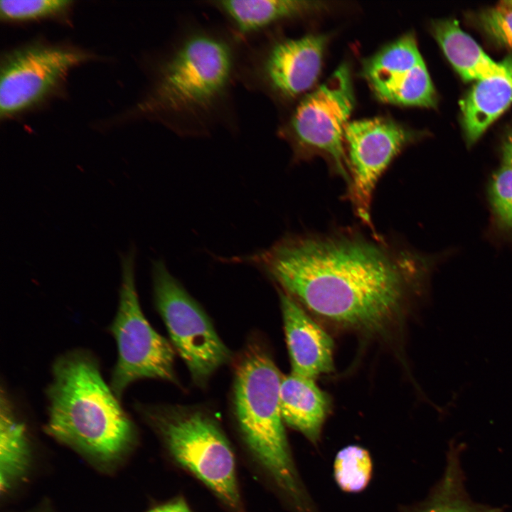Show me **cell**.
Here are the masks:
<instances>
[{
    "label": "cell",
    "mask_w": 512,
    "mask_h": 512,
    "mask_svg": "<svg viewBox=\"0 0 512 512\" xmlns=\"http://www.w3.org/2000/svg\"><path fill=\"white\" fill-rule=\"evenodd\" d=\"M355 105L352 79L343 63L297 104L279 131L290 144L293 161L324 159L331 174L349 184L344 132Z\"/></svg>",
    "instance_id": "cell-5"
},
{
    "label": "cell",
    "mask_w": 512,
    "mask_h": 512,
    "mask_svg": "<svg viewBox=\"0 0 512 512\" xmlns=\"http://www.w3.org/2000/svg\"><path fill=\"white\" fill-rule=\"evenodd\" d=\"M282 376L267 351H245L235 370L233 402L244 437L257 459L282 487L296 491L295 473L280 407Z\"/></svg>",
    "instance_id": "cell-4"
},
{
    "label": "cell",
    "mask_w": 512,
    "mask_h": 512,
    "mask_svg": "<svg viewBox=\"0 0 512 512\" xmlns=\"http://www.w3.org/2000/svg\"><path fill=\"white\" fill-rule=\"evenodd\" d=\"M432 33L449 63L464 80L501 78L512 84V65L491 58L456 20L434 22Z\"/></svg>",
    "instance_id": "cell-15"
},
{
    "label": "cell",
    "mask_w": 512,
    "mask_h": 512,
    "mask_svg": "<svg viewBox=\"0 0 512 512\" xmlns=\"http://www.w3.org/2000/svg\"><path fill=\"white\" fill-rule=\"evenodd\" d=\"M330 400L312 378L291 373L282 377L280 407L287 425L315 442L329 410Z\"/></svg>",
    "instance_id": "cell-16"
},
{
    "label": "cell",
    "mask_w": 512,
    "mask_h": 512,
    "mask_svg": "<svg viewBox=\"0 0 512 512\" xmlns=\"http://www.w3.org/2000/svg\"><path fill=\"white\" fill-rule=\"evenodd\" d=\"M512 103V84L501 78L478 80L461 102L467 143L472 144Z\"/></svg>",
    "instance_id": "cell-17"
},
{
    "label": "cell",
    "mask_w": 512,
    "mask_h": 512,
    "mask_svg": "<svg viewBox=\"0 0 512 512\" xmlns=\"http://www.w3.org/2000/svg\"><path fill=\"white\" fill-rule=\"evenodd\" d=\"M415 137L412 131L385 117L349 122L345 129L350 178L346 198L356 217L373 233H377L371 219L376 186L393 159Z\"/></svg>",
    "instance_id": "cell-9"
},
{
    "label": "cell",
    "mask_w": 512,
    "mask_h": 512,
    "mask_svg": "<svg viewBox=\"0 0 512 512\" xmlns=\"http://www.w3.org/2000/svg\"><path fill=\"white\" fill-rule=\"evenodd\" d=\"M240 65L234 34L203 26L186 28L159 63L139 110L178 134L205 136L225 119Z\"/></svg>",
    "instance_id": "cell-2"
},
{
    "label": "cell",
    "mask_w": 512,
    "mask_h": 512,
    "mask_svg": "<svg viewBox=\"0 0 512 512\" xmlns=\"http://www.w3.org/2000/svg\"><path fill=\"white\" fill-rule=\"evenodd\" d=\"M329 41L324 34L266 41L240 63L246 85L276 101L296 99L316 82Z\"/></svg>",
    "instance_id": "cell-10"
},
{
    "label": "cell",
    "mask_w": 512,
    "mask_h": 512,
    "mask_svg": "<svg viewBox=\"0 0 512 512\" xmlns=\"http://www.w3.org/2000/svg\"><path fill=\"white\" fill-rule=\"evenodd\" d=\"M503 164L512 168V132L508 134L502 146Z\"/></svg>",
    "instance_id": "cell-25"
},
{
    "label": "cell",
    "mask_w": 512,
    "mask_h": 512,
    "mask_svg": "<svg viewBox=\"0 0 512 512\" xmlns=\"http://www.w3.org/2000/svg\"><path fill=\"white\" fill-rule=\"evenodd\" d=\"M72 3L68 0H4L0 1V16L9 21L46 18L63 14Z\"/></svg>",
    "instance_id": "cell-21"
},
{
    "label": "cell",
    "mask_w": 512,
    "mask_h": 512,
    "mask_svg": "<svg viewBox=\"0 0 512 512\" xmlns=\"http://www.w3.org/2000/svg\"><path fill=\"white\" fill-rule=\"evenodd\" d=\"M234 260L260 267L320 317L373 332L422 289L434 263L402 240L348 226L288 234L267 250Z\"/></svg>",
    "instance_id": "cell-1"
},
{
    "label": "cell",
    "mask_w": 512,
    "mask_h": 512,
    "mask_svg": "<svg viewBox=\"0 0 512 512\" xmlns=\"http://www.w3.org/2000/svg\"><path fill=\"white\" fill-rule=\"evenodd\" d=\"M1 489H7L27 466L28 447L26 431L13 402L2 386L0 402Z\"/></svg>",
    "instance_id": "cell-18"
},
{
    "label": "cell",
    "mask_w": 512,
    "mask_h": 512,
    "mask_svg": "<svg viewBox=\"0 0 512 512\" xmlns=\"http://www.w3.org/2000/svg\"><path fill=\"white\" fill-rule=\"evenodd\" d=\"M420 512H501V509L475 503L468 498L457 450L452 449L444 476L430 503Z\"/></svg>",
    "instance_id": "cell-19"
},
{
    "label": "cell",
    "mask_w": 512,
    "mask_h": 512,
    "mask_svg": "<svg viewBox=\"0 0 512 512\" xmlns=\"http://www.w3.org/2000/svg\"><path fill=\"white\" fill-rule=\"evenodd\" d=\"M490 201L499 223L512 229V168L503 165L493 176Z\"/></svg>",
    "instance_id": "cell-22"
},
{
    "label": "cell",
    "mask_w": 512,
    "mask_h": 512,
    "mask_svg": "<svg viewBox=\"0 0 512 512\" xmlns=\"http://www.w3.org/2000/svg\"><path fill=\"white\" fill-rule=\"evenodd\" d=\"M227 20L235 36H250L283 21L325 9L324 2L302 0L208 1Z\"/></svg>",
    "instance_id": "cell-14"
},
{
    "label": "cell",
    "mask_w": 512,
    "mask_h": 512,
    "mask_svg": "<svg viewBox=\"0 0 512 512\" xmlns=\"http://www.w3.org/2000/svg\"><path fill=\"white\" fill-rule=\"evenodd\" d=\"M362 75L375 96L383 102L424 107L437 103L430 76L411 33L366 59Z\"/></svg>",
    "instance_id": "cell-12"
},
{
    "label": "cell",
    "mask_w": 512,
    "mask_h": 512,
    "mask_svg": "<svg viewBox=\"0 0 512 512\" xmlns=\"http://www.w3.org/2000/svg\"><path fill=\"white\" fill-rule=\"evenodd\" d=\"M334 476L340 488L347 492H358L368 485L372 471L369 453L356 445L346 447L336 454Z\"/></svg>",
    "instance_id": "cell-20"
},
{
    "label": "cell",
    "mask_w": 512,
    "mask_h": 512,
    "mask_svg": "<svg viewBox=\"0 0 512 512\" xmlns=\"http://www.w3.org/2000/svg\"><path fill=\"white\" fill-rule=\"evenodd\" d=\"M501 3L512 9V0L503 1Z\"/></svg>",
    "instance_id": "cell-26"
},
{
    "label": "cell",
    "mask_w": 512,
    "mask_h": 512,
    "mask_svg": "<svg viewBox=\"0 0 512 512\" xmlns=\"http://www.w3.org/2000/svg\"><path fill=\"white\" fill-rule=\"evenodd\" d=\"M136 251L120 255L122 281L117 314L110 327L117 346L110 388L119 400L134 381L156 378L176 382L174 350L144 316L135 286Z\"/></svg>",
    "instance_id": "cell-7"
},
{
    "label": "cell",
    "mask_w": 512,
    "mask_h": 512,
    "mask_svg": "<svg viewBox=\"0 0 512 512\" xmlns=\"http://www.w3.org/2000/svg\"><path fill=\"white\" fill-rule=\"evenodd\" d=\"M47 432L100 461L117 457L134 435L132 422L104 380L97 359L75 350L53 365Z\"/></svg>",
    "instance_id": "cell-3"
},
{
    "label": "cell",
    "mask_w": 512,
    "mask_h": 512,
    "mask_svg": "<svg viewBox=\"0 0 512 512\" xmlns=\"http://www.w3.org/2000/svg\"><path fill=\"white\" fill-rule=\"evenodd\" d=\"M292 373L314 379L334 370V342L294 298L279 289Z\"/></svg>",
    "instance_id": "cell-13"
},
{
    "label": "cell",
    "mask_w": 512,
    "mask_h": 512,
    "mask_svg": "<svg viewBox=\"0 0 512 512\" xmlns=\"http://www.w3.org/2000/svg\"><path fill=\"white\" fill-rule=\"evenodd\" d=\"M154 297L172 344L186 365L193 380L204 384L230 358L200 305L170 274L161 260L152 265Z\"/></svg>",
    "instance_id": "cell-8"
},
{
    "label": "cell",
    "mask_w": 512,
    "mask_h": 512,
    "mask_svg": "<svg viewBox=\"0 0 512 512\" xmlns=\"http://www.w3.org/2000/svg\"><path fill=\"white\" fill-rule=\"evenodd\" d=\"M90 58L82 50L43 45L6 54L0 71L1 118L11 117L45 99L73 68Z\"/></svg>",
    "instance_id": "cell-11"
},
{
    "label": "cell",
    "mask_w": 512,
    "mask_h": 512,
    "mask_svg": "<svg viewBox=\"0 0 512 512\" xmlns=\"http://www.w3.org/2000/svg\"><path fill=\"white\" fill-rule=\"evenodd\" d=\"M485 33L496 43L512 48V9L501 3L487 9L479 16Z\"/></svg>",
    "instance_id": "cell-23"
},
{
    "label": "cell",
    "mask_w": 512,
    "mask_h": 512,
    "mask_svg": "<svg viewBox=\"0 0 512 512\" xmlns=\"http://www.w3.org/2000/svg\"><path fill=\"white\" fill-rule=\"evenodd\" d=\"M150 512H191L186 504L182 501H177L158 507Z\"/></svg>",
    "instance_id": "cell-24"
},
{
    "label": "cell",
    "mask_w": 512,
    "mask_h": 512,
    "mask_svg": "<svg viewBox=\"0 0 512 512\" xmlns=\"http://www.w3.org/2000/svg\"><path fill=\"white\" fill-rule=\"evenodd\" d=\"M142 411L160 431L175 459L238 510L234 456L216 422L205 412L188 407H146Z\"/></svg>",
    "instance_id": "cell-6"
}]
</instances>
